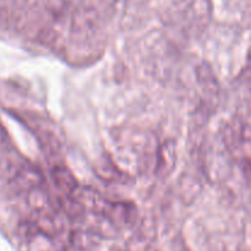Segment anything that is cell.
Wrapping results in <instances>:
<instances>
[{
	"label": "cell",
	"mask_w": 251,
	"mask_h": 251,
	"mask_svg": "<svg viewBox=\"0 0 251 251\" xmlns=\"http://www.w3.org/2000/svg\"><path fill=\"white\" fill-rule=\"evenodd\" d=\"M54 180H55L56 185L60 189H63L64 191H73L75 189V180L71 176V174L69 173L66 169L58 168L54 172Z\"/></svg>",
	"instance_id": "cell-1"
}]
</instances>
